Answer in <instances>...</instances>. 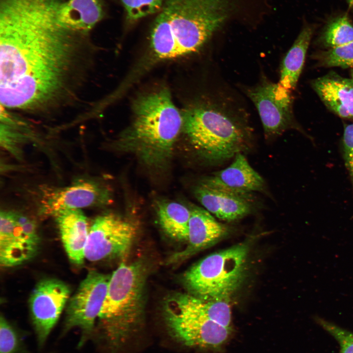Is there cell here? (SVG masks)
I'll list each match as a JSON object with an SVG mask.
<instances>
[{
	"instance_id": "5bb4252c",
	"label": "cell",
	"mask_w": 353,
	"mask_h": 353,
	"mask_svg": "<svg viewBox=\"0 0 353 353\" xmlns=\"http://www.w3.org/2000/svg\"><path fill=\"white\" fill-rule=\"evenodd\" d=\"M227 227L218 222L205 209L195 206L191 208L187 244L181 251L172 254L168 263H180L198 252L204 250L223 238Z\"/></svg>"
},
{
	"instance_id": "ffe728a7",
	"label": "cell",
	"mask_w": 353,
	"mask_h": 353,
	"mask_svg": "<svg viewBox=\"0 0 353 353\" xmlns=\"http://www.w3.org/2000/svg\"><path fill=\"white\" fill-rule=\"evenodd\" d=\"M313 32V27L304 26L283 60L278 83L288 90L296 87Z\"/></svg>"
},
{
	"instance_id": "7402d4cb",
	"label": "cell",
	"mask_w": 353,
	"mask_h": 353,
	"mask_svg": "<svg viewBox=\"0 0 353 353\" xmlns=\"http://www.w3.org/2000/svg\"><path fill=\"white\" fill-rule=\"evenodd\" d=\"M159 223L165 233L177 241L187 239L191 208L175 202H162L157 204Z\"/></svg>"
},
{
	"instance_id": "603a6c76",
	"label": "cell",
	"mask_w": 353,
	"mask_h": 353,
	"mask_svg": "<svg viewBox=\"0 0 353 353\" xmlns=\"http://www.w3.org/2000/svg\"><path fill=\"white\" fill-rule=\"evenodd\" d=\"M320 39L330 49L349 43L353 41V25L346 15L336 17L326 25Z\"/></svg>"
},
{
	"instance_id": "44dd1931",
	"label": "cell",
	"mask_w": 353,
	"mask_h": 353,
	"mask_svg": "<svg viewBox=\"0 0 353 353\" xmlns=\"http://www.w3.org/2000/svg\"><path fill=\"white\" fill-rule=\"evenodd\" d=\"M166 301L178 308L202 315L222 326L231 328V312L228 302L205 300L189 293L173 294Z\"/></svg>"
},
{
	"instance_id": "7a4b0ae2",
	"label": "cell",
	"mask_w": 353,
	"mask_h": 353,
	"mask_svg": "<svg viewBox=\"0 0 353 353\" xmlns=\"http://www.w3.org/2000/svg\"><path fill=\"white\" fill-rule=\"evenodd\" d=\"M237 9V0H164L150 32L153 58L174 59L198 51Z\"/></svg>"
},
{
	"instance_id": "d4e9b609",
	"label": "cell",
	"mask_w": 353,
	"mask_h": 353,
	"mask_svg": "<svg viewBox=\"0 0 353 353\" xmlns=\"http://www.w3.org/2000/svg\"><path fill=\"white\" fill-rule=\"evenodd\" d=\"M314 56L322 66L353 68V41L328 50L321 51Z\"/></svg>"
},
{
	"instance_id": "8fae6325",
	"label": "cell",
	"mask_w": 353,
	"mask_h": 353,
	"mask_svg": "<svg viewBox=\"0 0 353 353\" xmlns=\"http://www.w3.org/2000/svg\"><path fill=\"white\" fill-rule=\"evenodd\" d=\"M35 221L22 213L1 211L0 264L3 267L20 265L31 259L39 247Z\"/></svg>"
},
{
	"instance_id": "cb8c5ba5",
	"label": "cell",
	"mask_w": 353,
	"mask_h": 353,
	"mask_svg": "<svg viewBox=\"0 0 353 353\" xmlns=\"http://www.w3.org/2000/svg\"><path fill=\"white\" fill-rule=\"evenodd\" d=\"M26 334L1 314L0 353H29L24 341Z\"/></svg>"
},
{
	"instance_id": "e0dca14e",
	"label": "cell",
	"mask_w": 353,
	"mask_h": 353,
	"mask_svg": "<svg viewBox=\"0 0 353 353\" xmlns=\"http://www.w3.org/2000/svg\"><path fill=\"white\" fill-rule=\"evenodd\" d=\"M53 217L61 240L70 260L80 265L85 259L84 251L89 229L85 215L81 209H70Z\"/></svg>"
},
{
	"instance_id": "30bf717a",
	"label": "cell",
	"mask_w": 353,
	"mask_h": 353,
	"mask_svg": "<svg viewBox=\"0 0 353 353\" xmlns=\"http://www.w3.org/2000/svg\"><path fill=\"white\" fill-rule=\"evenodd\" d=\"M246 92L258 111L266 139H274L295 127L290 91L263 77Z\"/></svg>"
},
{
	"instance_id": "484cf974",
	"label": "cell",
	"mask_w": 353,
	"mask_h": 353,
	"mask_svg": "<svg viewBox=\"0 0 353 353\" xmlns=\"http://www.w3.org/2000/svg\"><path fill=\"white\" fill-rule=\"evenodd\" d=\"M129 21L134 22L158 13L164 0H119Z\"/></svg>"
},
{
	"instance_id": "83f0119b",
	"label": "cell",
	"mask_w": 353,
	"mask_h": 353,
	"mask_svg": "<svg viewBox=\"0 0 353 353\" xmlns=\"http://www.w3.org/2000/svg\"><path fill=\"white\" fill-rule=\"evenodd\" d=\"M342 145L345 164L353 185V124L345 126Z\"/></svg>"
},
{
	"instance_id": "277c9868",
	"label": "cell",
	"mask_w": 353,
	"mask_h": 353,
	"mask_svg": "<svg viewBox=\"0 0 353 353\" xmlns=\"http://www.w3.org/2000/svg\"><path fill=\"white\" fill-rule=\"evenodd\" d=\"M182 116V129L191 147L208 163H224L251 145V129L247 121L224 101L216 99L198 102Z\"/></svg>"
},
{
	"instance_id": "8992f818",
	"label": "cell",
	"mask_w": 353,
	"mask_h": 353,
	"mask_svg": "<svg viewBox=\"0 0 353 353\" xmlns=\"http://www.w3.org/2000/svg\"><path fill=\"white\" fill-rule=\"evenodd\" d=\"M248 252L247 244L240 243L193 265L183 277L189 294L205 300L228 302L243 280Z\"/></svg>"
},
{
	"instance_id": "9c48e42d",
	"label": "cell",
	"mask_w": 353,
	"mask_h": 353,
	"mask_svg": "<svg viewBox=\"0 0 353 353\" xmlns=\"http://www.w3.org/2000/svg\"><path fill=\"white\" fill-rule=\"evenodd\" d=\"M137 234L132 222L113 213L97 217L89 229L85 259L95 262L123 257L130 250Z\"/></svg>"
},
{
	"instance_id": "ba28073f",
	"label": "cell",
	"mask_w": 353,
	"mask_h": 353,
	"mask_svg": "<svg viewBox=\"0 0 353 353\" xmlns=\"http://www.w3.org/2000/svg\"><path fill=\"white\" fill-rule=\"evenodd\" d=\"M163 315L171 336L188 347L219 349L227 342L231 333V328L166 301L163 306Z\"/></svg>"
},
{
	"instance_id": "4316f807",
	"label": "cell",
	"mask_w": 353,
	"mask_h": 353,
	"mask_svg": "<svg viewBox=\"0 0 353 353\" xmlns=\"http://www.w3.org/2000/svg\"><path fill=\"white\" fill-rule=\"evenodd\" d=\"M314 320L337 342L339 353H353V332L319 316L314 317Z\"/></svg>"
},
{
	"instance_id": "4fadbf2b",
	"label": "cell",
	"mask_w": 353,
	"mask_h": 353,
	"mask_svg": "<svg viewBox=\"0 0 353 353\" xmlns=\"http://www.w3.org/2000/svg\"><path fill=\"white\" fill-rule=\"evenodd\" d=\"M111 192L106 186L90 180H81L66 188L47 191L42 199L41 212L54 216L70 209L109 204Z\"/></svg>"
},
{
	"instance_id": "2e32d148",
	"label": "cell",
	"mask_w": 353,
	"mask_h": 353,
	"mask_svg": "<svg viewBox=\"0 0 353 353\" xmlns=\"http://www.w3.org/2000/svg\"><path fill=\"white\" fill-rule=\"evenodd\" d=\"M194 194L206 210L224 221H232L243 218L252 209L249 195L212 188L201 183L196 186Z\"/></svg>"
},
{
	"instance_id": "9a60e30c",
	"label": "cell",
	"mask_w": 353,
	"mask_h": 353,
	"mask_svg": "<svg viewBox=\"0 0 353 353\" xmlns=\"http://www.w3.org/2000/svg\"><path fill=\"white\" fill-rule=\"evenodd\" d=\"M200 183L242 195L263 191L265 185L243 153L237 154L228 167L204 177Z\"/></svg>"
},
{
	"instance_id": "52a82bcc",
	"label": "cell",
	"mask_w": 353,
	"mask_h": 353,
	"mask_svg": "<svg viewBox=\"0 0 353 353\" xmlns=\"http://www.w3.org/2000/svg\"><path fill=\"white\" fill-rule=\"evenodd\" d=\"M110 277V275L91 270L68 301L62 334L79 328L81 333L79 347L94 334L95 321L103 304Z\"/></svg>"
},
{
	"instance_id": "3957f363",
	"label": "cell",
	"mask_w": 353,
	"mask_h": 353,
	"mask_svg": "<svg viewBox=\"0 0 353 353\" xmlns=\"http://www.w3.org/2000/svg\"><path fill=\"white\" fill-rule=\"evenodd\" d=\"M133 108V121L122 134L118 144L145 165L161 168L172 156L183 128L182 114L166 88L137 98Z\"/></svg>"
},
{
	"instance_id": "f1b7e54d",
	"label": "cell",
	"mask_w": 353,
	"mask_h": 353,
	"mask_svg": "<svg viewBox=\"0 0 353 353\" xmlns=\"http://www.w3.org/2000/svg\"><path fill=\"white\" fill-rule=\"evenodd\" d=\"M349 5L353 7V0H346Z\"/></svg>"
},
{
	"instance_id": "7c38bea8",
	"label": "cell",
	"mask_w": 353,
	"mask_h": 353,
	"mask_svg": "<svg viewBox=\"0 0 353 353\" xmlns=\"http://www.w3.org/2000/svg\"><path fill=\"white\" fill-rule=\"evenodd\" d=\"M70 289L58 279L40 280L30 295V318L38 346L42 347L57 323L70 296Z\"/></svg>"
},
{
	"instance_id": "5b68a950",
	"label": "cell",
	"mask_w": 353,
	"mask_h": 353,
	"mask_svg": "<svg viewBox=\"0 0 353 353\" xmlns=\"http://www.w3.org/2000/svg\"><path fill=\"white\" fill-rule=\"evenodd\" d=\"M145 271L140 262L122 263L110 275L98 317L102 335L110 348L125 342L141 320Z\"/></svg>"
},
{
	"instance_id": "6da1fadb",
	"label": "cell",
	"mask_w": 353,
	"mask_h": 353,
	"mask_svg": "<svg viewBox=\"0 0 353 353\" xmlns=\"http://www.w3.org/2000/svg\"><path fill=\"white\" fill-rule=\"evenodd\" d=\"M63 0H0V101L5 109L55 114L77 98L90 72L87 34L60 21Z\"/></svg>"
},
{
	"instance_id": "d6986e66",
	"label": "cell",
	"mask_w": 353,
	"mask_h": 353,
	"mask_svg": "<svg viewBox=\"0 0 353 353\" xmlns=\"http://www.w3.org/2000/svg\"><path fill=\"white\" fill-rule=\"evenodd\" d=\"M103 12V0H64L58 17L68 28L88 34L101 20Z\"/></svg>"
},
{
	"instance_id": "ac0fdd59",
	"label": "cell",
	"mask_w": 353,
	"mask_h": 353,
	"mask_svg": "<svg viewBox=\"0 0 353 353\" xmlns=\"http://www.w3.org/2000/svg\"><path fill=\"white\" fill-rule=\"evenodd\" d=\"M312 86L329 109L340 117L353 120V75L346 78L330 74L314 80Z\"/></svg>"
}]
</instances>
